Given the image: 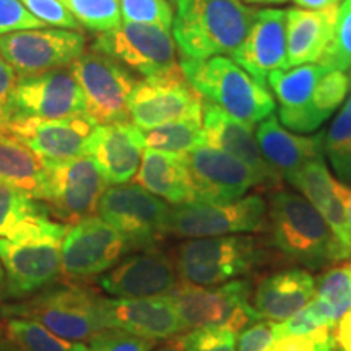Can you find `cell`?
Listing matches in <instances>:
<instances>
[{
    "mask_svg": "<svg viewBox=\"0 0 351 351\" xmlns=\"http://www.w3.org/2000/svg\"><path fill=\"white\" fill-rule=\"evenodd\" d=\"M256 12L243 0H178L173 21L176 46L186 59L232 54L247 36Z\"/></svg>",
    "mask_w": 351,
    "mask_h": 351,
    "instance_id": "cell-1",
    "label": "cell"
},
{
    "mask_svg": "<svg viewBox=\"0 0 351 351\" xmlns=\"http://www.w3.org/2000/svg\"><path fill=\"white\" fill-rule=\"evenodd\" d=\"M181 69L202 98L245 125L261 124L275 111V99L267 86L228 57L217 56L207 60L182 57Z\"/></svg>",
    "mask_w": 351,
    "mask_h": 351,
    "instance_id": "cell-2",
    "label": "cell"
},
{
    "mask_svg": "<svg viewBox=\"0 0 351 351\" xmlns=\"http://www.w3.org/2000/svg\"><path fill=\"white\" fill-rule=\"evenodd\" d=\"M270 221L275 245L293 261L309 269L348 261L326 219L302 195L276 192L271 197Z\"/></svg>",
    "mask_w": 351,
    "mask_h": 351,
    "instance_id": "cell-3",
    "label": "cell"
},
{
    "mask_svg": "<svg viewBox=\"0 0 351 351\" xmlns=\"http://www.w3.org/2000/svg\"><path fill=\"white\" fill-rule=\"evenodd\" d=\"M101 296L93 289L77 285L49 287L25 301L0 306L2 317L36 320L60 339L91 341L106 332L99 313Z\"/></svg>",
    "mask_w": 351,
    "mask_h": 351,
    "instance_id": "cell-4",
    "label": "cell"
},
{
    "mask_svg": "<svg viewBox=\"0 0 351 351\" xmlns=\"http://www.w3.org/2000/svg\"><path fill=\"white\" fill-rule=\"evenodd\" d=\"M251 283L231 280L221 287H176L169 300L178 311L184 330L202 327H226L236 333L262 320L251 302Z\"/></svg>",
    "mask_w": 351,
    "mask_h": 351,
    "instance_id": "cell-5",
    "label": "cell"
},
{
    "mask_svg": "<svg viewBox=\"0 0 351 351\" xmlns=\"http://www.w3.org/2000/svg\"><path fill=\"white\" fill-rule=\"evenodd\" d=\"M261 261L256 241L247 236L191 239L179 245L176 270L195 287H217L245 275Z\"/></svg>",
    "mask_w": 351,
    "mask_h": 351,
    "instance_id": "cell-6",
    "label": "cell"
},
{
    "mask_svg": "<svg viewBox=\"0 0 351 351\" xmlns=\"http://www.w3.org/2000/svg\"><path fill=\"white\" fill-rule=\"evenodd\" d=\"M169 207L138 184L109 186L101 197L96 213L134 244L135 251L155 247L166 234Z\"/></svg>",
    "mask_w": 351,
    "mask_h": 351,
    "instance_id": "cell-7",
    "label": "cell"
},
{
    "mask_svg": "<svg viewBox=\"0 0 351 351\" xmlns=\"http://www.w3.org/2000/svg\"><path fill=\"white\" fill-rule=\"evenodd\" d=\"M91 49L134 69L145 78L178 69L176 43L169 29L124 21L116 28L96 34Z\"/></svg>",
    "mask_w": 351,
    "mask_h": 351,
    "instance_id": "cell-8",
    "label": "cell"
},
{
    "mask_svg": "<svg viewBox=\"0 0 351 351\" xmlns=\"http://www.w3.org/2000/svg\"><path fill=\"white\" fill-rule=\"evenodd\" d=\"M70 70L85 95L86 114L96 124L129 119V98L137 80L117 60L91 49L70 64Z\"/></svg>",
    "mask_w": 351,
    "mask_h": 351,
    "instance_id": "cell-9",
    "label": "cell"
},
{
    "mask_svg": "<svg viewBox=\"0 0 351 351\" xmlns=\"http://www.w3.org/2000/svg\"><path fill=\"white\" fill-rule=\"evenodd\" d=\"M47 195L44 204L64 221L75 223L93 217L106 189L108 179L91 156L72 160H46Z\"/></svg>",
    "mask_w": 351,
    "mask_h": 351,
    "instance_id": "cell-10",
    "label": "cell"
},
{
    "mask_svg": "<svg viewBox=\"0 0 351 351\" xmlns=\"http://www.w3.org/2000/svg\"><path fill=\"white\" fill-rule=\"evenodd\" d=\"M265 215L267 205L258 195L225 205L192 202L169 210L166 234L199 239L258 231L265 225Z\"/></svg>",
    "mask_w": 351,
    "mask_h": 351,
    "instance_id": "cell-11",
    "label": "cell"
},
{
    "mask_svg": "<svg viewBox=\"0 0 351 351\" xmlns=\"http://www.w3.org/2000/svg\"><path fill=\"white\" fill-rule=\"evenodd\" d=\"M202 108L204 98L184 77L181 65L168 73L137 82L129 98L132 121L142 130L202 117Z\"/></svg>",
    "mask_w": 351,
    "mask_h": 351,
    "instance_id": "cell-12",
    "label": "cell"
},
{
    "mask_svg": "<svg viewBox=\"0 0 351 351\" xmlns=\"http://www.w3.org/2000/svg\"><path fill=\"white\" fill-rule=\"evenodd\" d=\"M135 251L134 244L99 217L70 225L60 244L62 274L72 280H86L116 267Z\"/></svg>",
    "mask_w": 351,
    "mask_h": 351,
    "instance_id": "cell-13",
    "label": "cell"
},
{
    "mask_svg": "<svg viewBox=\"0 0 351 351\" xmlns=\"http://www.w3.org/2000/svg\"><path fill=\"white\" fill-rule=\"evenodd\" d=\"M85 34L77 29H23L0 36V54L20 78L70 67L85 52Z\"/></svg>",
    "mask_w": 351,
    "mask_h": 351,
    "instance_id": "cell-14",
    "label": "cell"
},
{
    "mask_svg": "<svg viewBox=\"0 0 351 351\" xmlns=\"http://www.w3.org/2000/svg\"><path fill=\"white\" fill-rule=\"evenodd\" d=\"M12 119H67L86 114L85 95L70 67L19 78L12 98Z\"/></svg>",
    "mask_w": 351,
    "mask_h": 351,
    "instance_id": "cell-15",
    "label": "cell"
},
{
    "mask_svg": "<svg viewBox=\"0 0 351 351\" xmlns=\"http://www.w3.org/2000/svg\"><path fill=\"white\" fill-rule=\"evenodd\" d=\"M96 127L88 114L67 119L16 117L0 127V134L20 140L44 160L64 161L88 155V143Z\"/></svg>",
    "mask_w": 351,
    "mask_h": 351,
    "instance_id": "cell-16",
    "label": "cell"
},
{
    "mask_svg": "<svg viewBox=\"0 0 351 351\" xmlns=\"http://www.w3.org/2000/svg\"><path fill=\"white\" fill-rule=\"evenodd\" d=\"M187 165L194 181L197 202L232 204L245 192L265 181L252 168L228 153L202 145L187 155Z\"/></svg>",
    "mask_w": 351,
    "mask_h": 351,
    "instance_id": "cell-17",
    "label": "cell"
},
{
    "mask_svg": "<svg viewBox=\"0 0 351 351\" xmlns=\"http://www.w3.org/2000/svg\"><path fill=\"white\" fill-rule=\"evenodd\" d=\"M99 287L119 300L169 296L178 287V271L169 256L156 247L129 256L99 276Z\"/></svg>",
    "mask_w": 351,
    "mask_h": 351,
    "instance_id": "cell-18",
    "label": "cell"
},
{
    "mask_svg": "<svg viewBox=\"0 0 351 351\" xmlns=\"http://www.w3.org/2000/svg\"><path fill=\"white\" fill-rule=\"evenodd\" d=\"M7 300L23 301L52 287L62 274L60 243H12L0 238Z\"/></svg>",
    "mask_w": 351,
    "mask_h": 351,
    "instance_id": "cell-19",
    "label": "cell"
},
{
    "mask_svg": "<svg viewBox=\"0 0 351 351\" xmlns=\"http://www.w3.org/2000/svg\"><path fill=\"white\" fill-rule=\"evenodd\" d=\"M99 313L106 330H121L150 340H173L184 332L169 296L148 300H109L101 296Z\"/></svg>",
    "mask_w": 351,
    "mask_h": 351,
    "instance_id": "cell-20",
    "label": "cell"
},
{
    "mask_svg": "<svg viewBox=\"0 0 351 351\" xmlns=\"http://www.w3.org/2000/svg\"><path fill=\"white\" fill-rule=\"evenodd\" d=\"M287 10L262 8L256 12L247 36L231 57L265 86L271 72L287 70Z\"/></svg>",
    "mask_w": 351,
    "mask_h": 351,
    "instance_id": "cell-21",
    "label": "cell"
},
{
    "mask_svg": "<svg viewBox=\"0 0 351 351\" xmlns=\"http://www.w3.org/2000/svg\"><path fill=\"white\" fill-rule=\"evenodd\" d=\"M70 225L51 219L41 200L0 182V238L12 243H60Z\"/></svg>",
    "mask_w": 351,
    "mask_h": 351,
    "instance_id": "cell-22",
    "label": "cell"
},
{
    "mask_svg": "<svg viewBox=\"0 0 351 351\" xmlns=\"http://www.w3.org/2000/svg\"><path fill=\"white\" fill-rule=\"evenodd\" d=\"M143 148L142 129L129 121L111 122L96 127L88 143V156L98 163L109 186H119L137 176L143 160Z\"/></svg>",
    "mask_w": 351,
    "mask_h": 351,
    "instance_id": "cell-23",
    "label": "cell"
},
{
    "mask_svg": "<svg viewBox=\"0 0 351 351\" xmlns=\"http://www.w3.org/2000/svg\"><path fill=\"white\" fill-rule=\"evenodd\" d=\"M328 69L320 64H306L300 67L271 72L269 83L280 103V122L293 132L309 134L322 125L313 111L315 86Z\"/></svg>",
    "mask_w": 351,
    "mask_h": 351,
    "instance_id": "cell-24",
    "label": "cell"
},
{
    "mask_svg": "<svg viewBox=\"0 0 351 351\" xmlns=\"http://www.w3.org/2000/svg\"><path fill=\"white\" fill-rule=\"evenodd\" d=\"M202 121H204L205 143L238 158L256 171L265 182L276 184L280 181L282 176L263 160L252 127L232 119L223 109L207 99H204Z\"/></svg>",
    "mask_w": 351,
    "mask_h": 351,
    "instance_id": "cell-25",
    "label": "cell"
},
{
    "mask_svg": "<svg viewBox=\"0 0 351 351\" xmlns=\"http://www.w3.org/2000/svg\"><path fill=\"white\" fill-rule=\"evenodd\" d=\"M339 12V3L320 10L301 7L287 10V69L322 60L333 38Z\"/></svg>",
    "mask_w": 351,
    "mask_h": 351,
    "instance_id": "cell-26",
    "label": "cell"
},
{
    "mask_svg": "<svg viewBox=\"0 0 351 351\" xmlns=\"http://www.w3.org/2000/svg\"><path fill=\"white\" fill-rule=\"evenodd\" d=\"M315 298V280L301 269L270 275L258 285L252 307L261 319L283 322L300 313Z\"/></svg>",
    "mask_w": 351,
    "mask_h": 351,
    "instance_id": "cell-27",
    "label": "cell"
},
{
    "mask_svg": "<svg viewBox=\"0 0 351 351\" xmlns=\"http://www.w3.org/2000/svg\"><path fill=\"white\" fill-rule=\"evenodd\" d=\"M324 135L301 137L288 129H283L275 116L261 122L256 130V138L263 160L283 178L295 173L309 161L324 158Z\"/></svg>",
    "mask_w": 351,
    "mask_h": 351,
    "instance_id": "cell-28",
    "label": "cell"
},
{
    "mask_svg": "<svg viewBox=\"0 0 351 351\" xmlns=\"http://www.w3.org/2000/svg\"><path fill=\"white\" fill-rule=\"evenodd\" d=\"M135 181L153 195L161 197L173 205L197 202L187 155H174L147 148Z\"/></svg>",
    "mask_w": 351,
    "mask_h": 351,
    "instance_id": "cell-29",
    "label": "cell"
},
{
    "mask_svg": "<svg viewBox=\"0 0 351 351\" xmlns=\"http://www.w3.org/2000/svg\"><path fill=\"white\" fill-rule=\"evenodd\" d=\"M0 182L19 189L33 199L46 202V160L20 140L0 134Z\"/></svg>",
    "mask_w": 351,
    "mask_h": 351,
    "instance_id": "cell-30",
    "label": "cell"
},
{
    "mask_svg": "<svg viewBox=\"0 0 351 351\" xmlns=\"http://www.w3.org/2000/svg\"><path fill=\"white\" fill-rule=\"evenodd\" d=\"M145 147L150 150L189 155L195 148L205 145L204 121L202 117L169 122L152 130H143Z\"/></svg>",
    "mask_w": 351,
    "mask_h": 351,
    "instance_id": "cell-31",
    "label": "cell"
},
{
    "mask_svg": "<svg viewBox=\"0 0 351 351\" xmlns=\"http://www.w3.org/2000/svg\"><path fill=\"white\" fill-rule=\"evenodd\" d=\"M7 341L20 351H86L88 345L60 339L36 320L8 317L5 322Z\"/></svg>",
    "mask_w": 351,
    "mask_h": 351,
    "instance_id": "cell-32",
    "label": "cell"
},
{
    "mask_svg": "<svg viewBox=\"0 0 351 351\" xmlns=\"http://www.w3.org/2000/svg\"><path fill=\"white\" fill-rule=\"evenodd\" d=\"M285 179L298 191H301L302 197L309 200L319 210L320 215L328 208L333 195H335L337 184H339L337 179L332 178L330 171L327 169L324 158L309 161L295 173L288 174Z\"/></svg>",
    "mask_w": 351,
    "mask_h": 351,
    "instance_id": "cell-33",
    "label": "cell"
},
{
    "mask_svg": "<svg viewBox=\"0 0 351 351\" xmlns=\"http://www.w3.org/2000/svg\"><path fill=\"white\" fill-rule=\"evenodd\" d=\"M324 152L341 181H351V93L324 135Z\"/></svg>",
    "mask_w": 351,
    "mask_h": 351,
    "instance_id": "cell-34",
    "label": "cell"
},
{
    "mask_svg": "<svg viewBox=\"0 0 351 351\" xmlns=\"http://www.w3.org/2000/svg\"><path fill=\"white\" fill-rule=\"evenodd\" d=\"M78 25L103 33L121 25L119 0H60Z\"/></svg>",
    "mask_w": 351,
    "mask_h": 351,
    "instance_id": "cell-35",
    "label": "cell"
},
{
    "mask_svg": "<svg viewBox=\"0 0 351 351\" xmlns=\"http://www.w3.org/2000/svg\"><path fill=\"white\" fill-rule=\"evenodd\" d=\"M315 298L330 306L337 320L351 311V262L328 270L315 283Z\"/></svg>",
    "mask_w": 351,
    "mask_h": 351,
    "instance_id": "cell-36",
    "label": "cell"
},
{
    "mask_svg": "<svg viewBox=\"0 0 351 351\" xmlns=\"http://www.w3.org/2000/svg\"><path fill=\"white\" fill-rule=\"evenodd\" d=\"M350 75H346V72H341V70H327L324 73L317 83V86H315L313 103H311L315 117L322 124L343 103V99L350 91Z\"/></svg>",
    "mask_w": 351,
    "mask_h": 351,
    "instance_id": "cell-37",
    "label": "cell"
},
{
    "mask_svg": "<svg viewBox=\"0 0 351 351\" xmlns=\"http://www.w3.org/2000/svg\"><path fill=\"white\" fill-rule=\"evenodd\" d=\"M319 64L328 70L341 72L351 69V0H346L340 7L333 38Z\"/></svg>",
    "mask_w": 351,
    "mask_h": 351,
    "instance_id": "cell-38",
    "label": "cell"
},
{
    "mask_svg": "<svg viewBox=\"0 0 351 351\" xmlns=\"http://www.w3.org/2000/svg\"><path fill=\"white\" fill-rule=\"evenodd\" d=\"M121 15L129 23L153 25L169 29L174 15L168 0H119Z\"/></svg>",
    "mask_w": 351,
    "mask_h": 351,
    "instance_id": "cell-39",
    "label": "cell"
},
{
    "mask_svg": "<svg viewBox=\"0 0 351 351\" xmlns=\"http://www.w3.org/2000/svg\"><path fill=\"white\" fill-rule=\"evenodd\" d=\"M178 340L184 351H238V333L226 327L194 328Z\"/></svg>",
    "mask_w": 351,
    "mask_h": 351,
    "instance_id": "cell-40",
    "label": "cell"
},
{
    "mask_svg": "<svg viewBox=\"0 0 351 351\" xmlns=\"http://www.w3.org/2000/svg\"><path fill=\"white\" fill-rule=\"evenodd\" d=\"M156 340L142 339L121 330H106L90 341L86 351H152Z\"/></svg>",
    "mask_w": 351,
    "mask_h": 351,
    "instance_id": "cell-41",
    "label": "cell"
},
{
    "mask_svg": "<svg viewBox=\"0 0 351 351\" xmlns=\"http://www.w3.org/2000/svg\"><path fill=\"white\" fill-rule=\"evenodd\" d=\"M21 3L44 25L59 26L64 29H78L80 26L60 0H21Z\"/></svg>",
    "mask_w": 351,
    "mask_h": 351,
    "instance_id": "cell-42",
    "label": "cell"
},
{
    "mask_svg": "<svg viewBox=\"0 0 351 351\" xmlns=\"http://www.w3.org/2000/svg\"><path fill=\"white\" fill-rule=\"evenodd\" d=\"M46 26L26 10L21 0H0V36Z\"/></svg>",
    "mask_w": 351,
    "mask_h": 351,
    "instance_id": "cell-43",
    "label": "cell"
},
{
    "mask_svg": "<svg viewBox=\"0 0 351 351\" xmlns=\"http://www.w3.org/2000/svg\"><path fill=\"white\" fill-rule=\"evenodd\" d=\"M271 351H330V327H320L304 335H288L278 339Z\"/></svg>",
    "mask_w": 351,
    "mask_h": 351,
    "instance_id": "cell-44",
    "label": "cell"
},
{
    "mask_svg": "<svg viewBox=\"0 0 351 351\" xmlns=\"http://www.w3.org/2000/svg\"><path fill=\"white\" fill-rule=\"evenodd\" d=\"M275 341V322L262 319L238 333V351H271Z\"/></svg>",
    "mask_w": 351,
    "mask_h": 351,
    "instance_id": "cell-45",
    "label": "cell"
},
{
    "mask_svg": "<svg viewBox=\"0 0 351 351\" xmlns=\"http://www.w3.org/2000/svg\"><path fill=\"white\" fill-rule=\"evenodd\" d=\"M16 82H19L16 72L0 54V127L12 121V98Z\"/></svg>",
    "mask_w": 351,
    "mask_h": 351,
    "instance_id": "cell-46",
    "label": "cell"
},
{
    "mask_svg": "<svg viewBox=\"0 0 351 351\" xmlns=\"http://www.w3.org/2000/svg\"><path fill=\"white\" fill-rule=\"evenodd\" d=\"M330 351H351V311L330 327Z\"/></svg>",
    "mask_w": 351,
    "mask_h": 351,
    "instance_id": "cell-47",
    "label": "cell"
},
{
    "mask_svg": "<svg viewBox=\"0 0 351 351\" xmlns=\"http://www.w3.org/2000/svg\"><path fill=\"white\" fill-rule=\"evenodd\" d=\"M298 7L307 8V10H320L328 5H333L332 0H293Z\"/></svg>",
    "mask_w": 351,
    "mask_h": 351,
    "instance_id": "cell-48",
    "label": "cell"
},
{
    "mask_svg": "<svg viewBox=\"0 0 351 351\" xmlns=\"http://www.w3.org/2000/svg\"><path fill=\"white\" fill-rule=\"evenodd\" d=\"M7 300V276H5V270H3L2 262H0V306L2 302Z\"/></svg>",
    "mask_w": 351,
    "mask_h": 351,
    "instance_id": "cell-49",
    "label": "cell"
},
{
    "mask_svg": "<svg viewBox=\"0 0 351 351\" xmlns=\"http://www.w3.org/2000/svg\"><path fill=\"white\" fill-rule=\"evenodd\" d=\"M156 351H184V350H182L181 343H179V340H174L173 339V341H171V343L161 346V348L156 350Z\"/></svg>",
    "mask_w": 351,
    "mask_h": 351,
    "instance_id": "cell-50",
    "label": "cell"
},
{
    "mask_svg": "<svg viewBox=\"0 0 351 351\" xmlns=\"http://www.w3.org/2000/svg\"><path fill=\"white\" fill-rule=\"evenodd\" d=\"M247 3H262V5H270V3H285L287 0H245Z\"/></svg>",
    "mask_w": 351,
    "mask_h": 351,
    "instance_id": "cell-51",
    "label": "cell"
},
{
    "mask_svg": "<svg viewBox=\"0 0 351 351\" xmlns=\"http://www.w3.org/2000/svg\"><path fill=\"white\" fill-rule=\"evenodd\" d=\"M0 351H20L16 346H13L12 343H8V341H5V343H0Z\"/></svg>",
    "mask_w": 351,
    "mask_h": 351,
    "instance_id": "cell-52",
    "label": "cell"
},
{
    "mask_svg": "<svg viewBox=\"0 0 351 351\" xmlns=\"http://www.w3.org/2000/svg\"><path fill=\"white\" fill-rule=\"evenodd\" d=\"M346 219H348V232L351 238V195H350V202H348V208H346Z\"/></svg>",
    "mask_w": 351,
    "mask_h": 351,
    "instance_id": "cell-53",
    "label": "cell"
},
{
    "mask_svg": "<svg viewBox=\"0 0 351 351\" xmlns=\"http://www.w3.org/2000/svg\"><path fill=\"white\" fill-rule=\"evenodd\" d=\"M2 335H3V330H2V327H0V343H2Z\"/></svg>",
    "mask_w": 351,
    "mask_h": 351,
    "instance_id": "cell-54",
    "label": "cell"
},
{
    "mask_svg": "<svg viewBox=\"0 0 351 351\" xmlns=\"http://www.w3.org/2000/svg\"><path fill=\"white\" fill-rule=\"evenodd\" d=\"M332 2H333V3H340L341 0H332Z\"/></svg>",
    "mask_w": 351,
    "mask_h": 351,
    "instance_id": "cell-55",
    "label": "cell"
},
{
    "mask_svg": "<svg viewBox=\"0 0 351 351\" xmlns=\"http://www.w3.org/2000/svg\"><path fill=\"white\" fill-rule=\"evenodd\" d=\"M350 82H351V73H350Z\"/></svg>",
    "mask_w": 351,
    "mask_h": 351,
    "instance_id": "cell-56",
    "label": "cell"
}]
</instances>
